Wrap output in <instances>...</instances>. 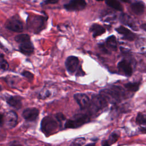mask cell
I'll list each match as a JSON object with an SVG mask.
<instances>
[{
	"label": "cell",
	"instance_id": "6da1fadb",
	"mask_svg": "<svg viewBox=\"0 0 146 146\" xmlns=\"http://www.w3.org/2000/svg\"><path fill=\"white\" fill-rule=\"evenodd\" d=\"M66 117L62 113L48 115L44 117L40 123V129L47 137L56 133L60 128Z\"/></svg>",
	"mask_w": 146,
	"mask_h": 146
},
{
	"label": "cell",
	"instance_id": "7a4b0ae2",
	"mask_svg": "<svg viewBox=\"0 0 146 146\" xmlns=\"http://www.w3.org/2000/svg\"><path fill=\"white\" fill-rule=\"evenodd\" d=\"M99 94L106 99L108 103L115 105L127 98L125 90L121 87L115 85L100 90Z\"/></svg>",
	"mask_w": 146,
	"mask_h": 146
},
{
	"label": "cell",
	"instance_id": "3957f363",
	"mask_svg": "<svg viewBox=\"0 0 146 146\" xmlns=\"http://www.w3.org/2000/svg\"><path fill=\"white\" fill-rule=\"evenodd\" d=\"M47 18L36 15L29 16L27 19V27L29 31L35 34L39 33L45 27Z\"/></svg>",
	"mask_w": 146,
	"mask_h": 146
},
{
	"label": "cell",
	"instance_id": "277c9868",
	"mask_svg": "<svg viewBox=\"0 0 146 146\" xmlns=\"http://www.w3.org/2000/svg\"><path fill=\"white\" fill-rule=\"evenodd\" d=\"M91 120V115L88 113H78L75 115L72 118L67 120L64 125L65 128H79Z\"/></svg>",
	"mask_w": 146,
	"mask_h": 146
},
{
	"label": "cell",
	"instance_id": "5b68a950",
	"mask_svg": "<svg viewBox=\"0 0 146 146\" xmlns=\"http://www.w3.org/2000/svg\"><path fill=\"white\" fill-rule=\"evenodd\" d=\"M108 102L101 95H94L92 96L90 106L88 108V113L91 115H96L104 110Z\"/></svg>",
	"mask_w": 146,
	"mask_h": 146
},
{
	"label": "cell",
	"instance_id": "8992f818",
	"mask_svg": "<svg viewBox=\"0 0 146 146\" xmlns=\"http://www.w3.org/2000/svg\"><path fill=\"white\" fill-rule=\"evenodd\" d=\"M1 126L4 124L8 128H13L18 124V115L14 111L7 112L5 115L1 114Z\"/></svg>",
	"mask_w": 146,
	"mask_h": 146
},
{
	"label": "cell",
	"instance_id": "52a82bcc",
	"mask_svg": "<svg viewBox=\"0 0 146 146\" xmlns=\"http://www.w3.org/2000/svg\"><path fill=\"white\" fill-rule=\"evenodd\" d=\"M5 27L9 30L17 33H21L23 30L22 21L15 17L8 19L5 23Z\"/></svg>",
	"mask_w": 146,
	"mask_h": 146
},
{
	"label": "cell",
	"instance_id": "ba28073f",
	"mask_svg": "<svg viewBox=\"0 0 146 146\" xmlns=\"http://www.w3.org/2000/svg\"><path fill=\"white\" fill-rule=\"evenodd\" d=\"M85 0H71L68 3L64 5V8L68 11H80L86 7Z\"/></svg>",
	"mask_w": 146,
	"mask_h": 146
},
{
	"label": "cell",
	"instance_id": "9c48e42d",
	"mask_svg": "<svg viewBox=\"0 0 146 146\" xmlns=\"http://www.w3.org/2000/svg\"><path fill=\"white\" fill-rule=\"evenodd\" d=\"M79 60L78 57L75 56H69L66 60L65 66L67 71L72 74L78 70Z\"/></svg>",
	"mask_w": 146,
	"mask_h": 146
},
{
	"label": "cell",
	"instance_id": "30bf717a",
	"mask_svg": "<svg viewBox=\"0 0 146 146\" xmlns=\"http://www.w3.org/2000/svg\"><path fill=\"white\" fill-rule=\"evenodd\" d=\"M74 98L81 110H84L90 106L91 100L86 94L76 93L74 95Z\"/></svg>",
	"mask_w": 146,
	"mask_h": 146
},
{
	"label": "cell",
	"instance_id": "8fae6325",
	"mask_svg": "<svg viewBox=\"0 0 146 146\" xmlns=\"http://www.w3.org/2000/svg\"><path fill=\"white\" fill-rule=\"evenodd\" d=\"M39 111L35 107H30L26 108L22 112V117L28 121H35L38 117Z\"/></svg>",
	"mask_w": 146,
	"mask_h": 146
},
{
	"label": "cell",
	"instance_id": "7c38bea8",
	"mask_svg": "<svg viewBox=\"0 0 146 146\" xmlns=\"http://www.w3.org/2000/svg\"><path fill=\"white\" fill-rule=\"evenodd\" d=\"M5 100L10 106L16 110L20 109L22 106V98L19 96L7 95L5 96Z\"/></svg>",
	"mask_w": 146,
	"mask_h": 146
},
{
	"label": "cell",
	"instance_id": "4fadbf2b",
	"mask_svg": "<svg viewBox=\"0 0 146 146\" xmlns=\"http://www.w3.org/2000/svg\"><path fill=\"white\" fill-rule=\"evenodd\" d=\"M117 68L119 71L127 76H130L132 74V68L130 63L127 60L123 59L117 64Z\"/></svg>",
	"mask_w": 146,
	"mask_h": 146
},
{
	"label": "cell",
	"instance_id": "5bb4252c",
	"mask_svg": "<svg viewBox=\"0 0 146 146\" xmlns=\"http://www.w3.org/2000/svg\"><path fill=\"white\" fill-rule=\"evenodd\" d=\"M115 30L118 33L123 35V38L124 39H126L129 41H132L135 38V34L123 26H120L116 28Z\"/></svg>",
	"mask_w": 146,
	"mask_h": 146
},
{
	"label": "cell",
	"instance_id": "9a60e30c",
	"mask_svg": "<svg viewBox=\"0 0 146 146\" xmlns=\"http://www.w3.org/2000/svg\"><path fill=\"white\" fill-rule=\"evenodd\" d=\"M34 47L31 40L19 44V50L23 54L30 55L34 52Z\"/></svg>",
	"mask_w": 146,
	"mask_h": 146
},
{
	"label": "cell",
	"instance_id": "2e32d148",
	"mask_svg": "<svg viewBox=\"0 0 146 146\" xmlns=\"http://www.w3.org/2000/svg\"><path fill=\"white\" fill-rule=\"evenodd\" d=\"M120 136V132L117 131H113L107 139L103 140L101 142L102 146H111L118 140Z\"/></svg>",
	"mask_w": 146,
	"mask_h": 146
},
{
	"label": "cell",
	"instance_id": "e0dca14e",
	"mask_svg": "<svg viewBox=\"0 0 146 146\" xmlns=\"http://www.w3.org/2000/svg\"><path fill=\"white\" fill-rule=\"evenodd\" d=\"M90 31L92 33V35L94 38H96L104 34L106 32L105 28L98 23H93L90 28Z\"/></svg>",
	"mask_w": 146,
	"mask_h": 146
},
{
	"label": "cell",
	"instance_id": "ac0fdd59",
	"mask_svg": "<svg viewBox=\"0 0 146 146\" xmlns=\"http://www.w3.org/2000/svg\"><path fill=\"white\" fill-rule=\"evenodd\" d=\"M120 20L122 23L129 26L131 29L135 30H137V27H136L133 19L127 14H121L120 17Z\"/></svg>",
	"mask_w": 146,
	"mask_h": 146
},
{
	"label": "cell",
	"instance_id": "d6986e66",
	"mask_svg": "<svg viewBox=\"0 0 146 146\" xmlns=\"http://www.w3.org/2000/svg\"><path fill=\"white\" fill-rule=\"evenodd\" d=\"M131 10L136 15L142 14L145 9L144 4L142 2H136L131 5Z\"/></svg>",
	"mask_w": 146,
	"mask_h": 146
},
{
	"label": "cell",
	"instance_id": "ffe728a7",
	"mask_svg": "<svg viewBox=\"0 0 146 146\" xmlns=\"http://www.w3.org/2000/svg\"><path fill=\"white\" fill-rule=\"evenodd\" d=\"M107 48L111 51H115L117 50V40L115 36L111 35L108 36L105 42Z\"/></svg>",
	"mask_w": 146,
	"mask_h": 146
},
{
	"label": "cell",
	"instance_id": "44dd1931",
	"mask_svg": "<svg viewBox=\"0 0 146 146\" xmlns=\"http://www.w3.org/2000/svg\"><path fill=\"white\" fill-rule=\"evenodd\" d=\"M105 2L108 6L116 10L121 11L123 10L122 5L117 0H105Z\"/></svg>",
	"mask_w": 146,
	"mask_h": 146
},
{
	"label": "cell",
	"instance_id": "7402d4cb",
	"mask_svg": "<svg viewBox=\"0 0 146 146\" xmlns=\"http://www.w3.org/2000/svg\"><path fill=\"white\" fill-rule=\"evenodd\" d=\"M140 86V83L139 82H129L127 83H125L124 84L125 88L131 92H136L137 91Z\"/></svg>",
	"mask_w": 146,
	"mask_h": 146
},
{
	"label": "cell",
	"instance_id": "603a6c76",
	"mask_svg": "<svg viewBox=\"0 0 146 146\" xmlns=\"http://www.w3.org/2000/svg\"><path fill=\"white\" fill-rule=\"evenodd\" d=\"M14 40L18 43L20 44L23 42H25L30 40V37L28 34H19L15 36Z\"/></svg>",
	"mask_w": 146,
	"mask_h": 146
},
{
	"label": "cell",
	"instance_id": "cb8c5ba5",
	"mask_svg": "<svg viewBox=\"0 0 146 146\" xmlns=\"http://www.w3.org/2000/svg\"><path fill=\"white\" fill-rule=\"evenodd\" d=\"M101 18L103 21L110 22L113 21L115 19L116 15L112 12H104L102 15Z\"/></svg>",
	"mask_w": 146,
	"mask_h": 146
},
{
	"label": "cell",
	"instance_id": "d4e9b609",
	"mask_svg": "<svg viewBox=\"0 0 146 146\" xmlns=\"http://www.w3.org/2000/svg\"><path fill=\"white\" fill-rule=\"evenodd\" d=\"M136 122L137 124L141 125L146 124V114L141 112L138 113L136 117Z\"/></svg>",
	"mask_w": 146,
	"mask_h": 146
},
{
	"label": "cell",
	"instance_id": "484cf974",
	"mask_svg": "<svg viewBox=\"0 0 146 146\" xmlns=\"http://www.w3.org/2000/svg\"><path fill=\"white\" fill-rule=\"evenodd\" d=\"M86 142V139L83 137H78L73 140L69 146H82Z\"/></svg>",
	"mask_w": 146,
	"mask_h": 146
},
{
	"label": "cell",
	"instance_id": "4316f807",
	"mask_svg": "<svg viewBox=\"0 0 146 146\" xmlns=\"http://www.w3.org/2000/svg\"><path fill=\"white\" fill-rule=\"evenodd\" d=\"M51 95V92L47 89H43L39 94L38 98L40 99H45L50 97Z\"/></svg>",
	"mask_w": 146,
	"mask_h": 146
},
{
	"label": "cell",
	"instance_id": "83f0119b",
	"mask_svg": "<svg viewBox=\"0 0 146 146\" xmlns=\"http://www.w3.org/2000/svg\"><path fill=\"white\" fill-rule=\"evenodd\" d=\"M9 63L8 62L4 59L3 55L2 54H1V59H0V67L1 69L4 71L7 70L9 68Z\"/></svg>",
	"mask_w": 146,
	"mask_h": 146
},
{
	"label": "cell",
	"instance_id": "f1b7e54d",
	"mask_svg": "<svg viewBox=\"0 0 146 146\" xmlns=\"http://www.w3.org/2000/svg\"><path fill=\"white\" fill-rule=\"evenodd\" d=\"M21 74L30 81H32L34 79V74L29 71H23Z\"/></svg>",
	"mask_w": 146,
	"mask_h": 146
},
{
	"label": "cell",
	"instance_id": "f546056e",
	"mask_svg": "<svg viewBox=\"0 0 146 146\" xmlns=\"http://www.w3.org/2000/svg\"><path fill=\"white\" fill-rule=\"evenodd\" d=\"M59 0H45L44 3L46 5L47 4H54L56 3Z\"/></svg>",
	"mask_w": 146,
	"mask_h": 146
},
{
	"label": "cell",
	"instance_id": "4dcf8cb0",
	"mask_svg": "<svg viewBox=\"0 0 146 146\" xmlns=\"http://www.w3.org/2000/svg\"><path fill=\"white\" fill-rule=\"evenodd\" d=\"M140 131L143 133H146V127H141Z\"/></svg>",
	"mask_w": 146,
	"mask_h": 146
},
{
	"label": "cell",
	"instance_id": "1f68e13d",
	"mask_svg": "<svg viewBox=\"0 0 146 146\" xmlns=\"http://www.w3.org/2000/svg\"><path fill=\"white\" fill-rule=\"evenodd\" d=\"M140 27L144 30L145 31H146V23H143L140 26Z\"/></svg>",
	"mask_w": 146,
	"mask_h": 146
},
{
	"label": "cell",
	"instance_id": "d6a6232c",
	"mask_svg": "<svg viewBox=\"0 0 146 146\" xmlns=\"http://www.w3.org/2000/svg\"><path fill=\"white\" fill-rule=\"evenodd\" d=\"M85 146H95V143H90L85 145Z\"/></svg>",
	"mask_w": 146,
	"mask_h": 146
},
{
	"label": "cell",
	"instance_id": "836d02e7",
	"mask_svg": "<svg viewBox=\"0 0 146 146\" xmlns=\"http://www.w3.org/2000/svg\"><path fill=\"white\" fill-rule=\"evenodd\" d=\"M123 2H125V3H129L131 2V0H120Z\"/></svg>",
	"mask_w": 146,
	"mask_h": 146
},
{
	"label": "cell",
	"instance_id": "e575fe53",
	"mask_svg": "<svg viewBox=\"0 0 146 146\" xmlns=\"http://www.w3.org/2000/svg\"><path fill=\"white\" fill-rule=\"evenodd\" d=\"M97 1H105V0H96Z\"/></svg>",
	"mask_w": 146,
	"mask_h": 146
}]
</instances>
